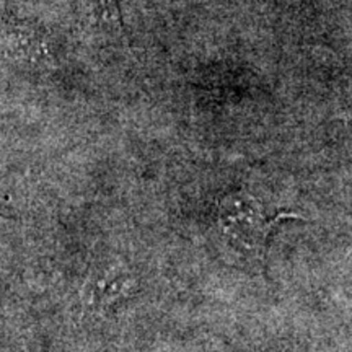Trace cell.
<instances>
[{
  "label": "cell",
  "mask_w": 352,
  "mask_h": 352,
  "mask_svg": "<svg viewBox=\"0 0 352 352\" xmlns=\"http://www.w3.org/2000/svg\"><path fill=\"white\" fill-rule=\"evenodd\" d=\"M284 215L270 217L264 206L248 192H233L220 201L219 228L233 248L263 261L271 228Z\"/></svg>",
  "instance_id": "6da1fadb"
},
{
  "label": "cell",
  "mask_w": 352,
  "mask_h": 352,
  "mask_svg": "<svg viewBox=\"0 0 352 352\" xmlns=\"http://www.w3.org/2000/svg\"><path fill=\"white\" fill-rule=\"evenodd\" d=\"M88 12L95 20V28L111 36H122V20L118 0H88Z\"/></svg>",
  "instance_id": "7a4b0ae2"
},
{
  "label": "cell",
  "mask_w": 352,
  "mask_h": 352,
  "mask_svg": "<svg viewBox=\"0 0 352 352\" xmlns=\"http://www.w3.org/2000/svg\"><path fill=\"white\" fill-rule=\"evenodd\" d=\"M127 285V277L124 272L116 274L113 270L100 271L95 274V303H103L104 297H116L118 294L124 292Z\"/></svg>",
  "instance_id": "3957f363"
}]
</instances>
